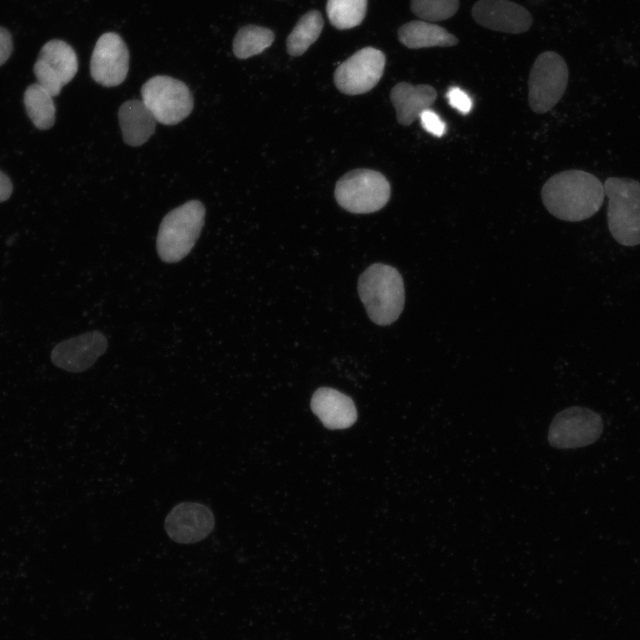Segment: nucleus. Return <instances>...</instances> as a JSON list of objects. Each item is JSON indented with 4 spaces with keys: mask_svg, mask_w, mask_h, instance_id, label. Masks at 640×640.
<instances>
[{
    "mask_svg": "<svg viewBox=\"0 0 640 640\" xmlns=\"http://www.w3.org/2000/svg\"><path fill=\"white\" fill-rule=\"evenodd\" d=\"M541 198L553 216L566 221H580L599 211L604 188L596 176L580 170H568L545 182Z\"/></svg>",
    "mask_w": 640,
    "mask_h": 640,
    "instance_id": "nucleus-1",
    "label": "nucleus"
},
{
    "mask_svg": "<svg viewBox=\"0 0 640 640\" xmlns=\"http://www.w3.org/2000/svg\"><path fill=\"white\" fill-rule=\"evenodd\" d=\"M358 293L370 319L379 325L394 323L404 306V285L396 268L382 263L367 268L358 280Z\"/></svg>",
    "mask_w": 640,
    "mask_h": 640,
    "instance_id": "nucleus-2",
    "label": "nucleus"
},
{
    "mask_svg": "<svg viewBox=\"0 0 640 640\" xmlns=\"http://www.w3.org/2000/svg\"><path fill=\"white\" fill-rule=\"evenodd\" d=\"M204 217V206L198 200H190L164 217L156 237V251L164 262H178L190 252L200 236Z\"/></svg>",
    "mask_w": 640,
    "mask_h": 640,
    "instance_id": "nucleus-3",
    "label": "nucleus"
},
{
    "mask_svg": "<svg viewBox=\"0 0 640 640\" xmlns=\"http://www.w3.org/2000/svg\"><path fill=\"white\" fill-rule=\"evenodd\" d=\"M608 197L609 230L620 244H640V183L629 178H608L604 184Z\"/></svg>",
    "mask_w": 640,
    "mask_h": 640,
    "instance_id": "nucleus-4",
    "label": "nucleus"
},
{
    "mask_svg": "<svg viewBox=\"0 0 640 640\" xmlns=\"http://www.w3.org/2000/svg\"><path fill=\"white\" fill-rule=\"evenodd\" d=\"M335 198L353 213H371L380 210L390 197V185L379 172L356 169L347 172L336 183Z\"/></svg>",
    "mask_w": 640,
    "mask_h": 640,
    "instance_id": "nucleus-5",
    "label": "nucleus"
},
{
    "mask_svg": "<svg viewBox=\"0 0 640 640\" xmlns=\"http://www.w3.org/2000/svg\"><path fill=\"white\" fill-rule=\"evenodd\" d=\"M142 101L156 122L173 125L191 113L194 100L189 88L180 80L168 76L149 78L140 90Z\"/></svg>",
    "mask_w": 640,
    "mask_h": 640,
    "instance_id": "nucleus-6",
    "label": "nucleus"
},
{
    "mask_svg": "<svg viewBox=\"0 0 640 640\" xmlns=\"http://www.w3.org/2000/svg\"><path fill=\"white\" fill-rule=\"evenodd\" d=\"M566 62L558 53L548 51L535 60L529 76V105L538 114L548 112L563 97L568 84Z\"/></svg>",
    "mask_w": 640,
    "mask_h": 640,
    "instance_id": "nucleus-7",
    "label": "nucleus"
},
{
    "mask_svg": "<svg viewBox=\"0 0 640 640\" xmlns=\"http://www.w3.org/2000/svg\"><path fill=\"white\" fill-rule=\"evenodd\" d=\"M604 428L602 418L592 410L572 406L558 412L553 419L548 439L559 449L588 445L596 441Z\"/></svg>",
    "mask_w": 640,
    "mask_h": 640,
    "instance_id": "nucleus-8",
    "label": "nucleus"
},
{
    "mask_svg": "<svg viewBox=\"0 0 640 640\" xmlns=\"http://www.w3.org/2000/svg\"><path fill=\"white\" fill-rule=\"evenodd\" d=\"M386 58L379 49L364 47L343 61L334 72V84L345 94L369 92L383 75Z\"/></svg>",
    "mask_w": 640,
    "mask_h": 640,
    "instance_id": "nucleus-9",
    "label": "nucleus"
},
{
    "mask_svg": "<svg viewBox=\"0 0 640 640\" xmlns=\"http://www.w3.org/2000/svg\"><path fill=\"white\" fill-rule=\"evenodd\" d=\"M129 70V51L126 44L116 32L102 34L93 48L90 73L92 78L105 87L121 84Z\"/></svg>",
    "mask_w": 640,
    "mask_h": 640,
    "instance_id": "nucleus-10",
    "label": "nucleus"
},
{
    "mask_svg": "<svg viewBox=\"0 0 640 640\" xmlns=\"http://www.w3.org/2000/svg\"><path fill=\"white\" fill-rule=\"evenodd\" d=\"M212 510L197 502L177 504L164 520L167 535L175 542L191 544L205 539L214 528Z\"/></svg>",
    "mask_w": 640,
    "mask_h": 640,
    "instance_id": "nucleus-11",
    "label": "nucleus"
},
{
    "mask_svg": "<svg viewBox=\"0 0 640 640\" xmlns=\"http://www.w3.org/2000/svg\"><path fill=\"white\" fill-rule=\"evenodd\" d=\"M108 340L98 331L89 332L58 343L51 352L54 365L70 372L89 369L106 351Z\"/></svg>",
    "mask_w": 640,
    "mask_h": 640,
    "instance_id": "nucleus-12",
    "label": "nucleus"
},
{
    "mask_svg": "<svg viewBox=\"0 0 640 640\" xmlns=\"http://www.w3.org/2000/svg\"><path fill=\"white\" fill-rule=\"evenodd\" d=\"M471 14L480 26L508 34L524 33L532 24L529 11L509 0H478Z\"/></svg>",
    "mask_w": 640,
    "mask_h": 640,
    "instance_id": "nucleus-13",
    "label": "nucleus"
},
{
    "mask_svg": "<svg viewBox=\"0 0 640 640\" xmlns=\"http://www.w3.org/2000/svg\"><path fill=\"white\" fill-rule=\"evenodd\" d=\"M310 404L313 412L330 429L347 428L357 418L353 400L334 388H318L313 394Z\"/></svg>",
    "mask_w": 640,
    "mask_h": 640,
    "instance_id": "nucleus-14",
    "label": "nucleus"
},
{
    "mask_svg": "<svg viewBox=\"0 0 640 640\" xmlns=\"http://www.w3.org/2000/svg\"><path fill=\"white\" fill-rule=\"evenodd\" d=\"M436 97L431 85H413L405 82L396 84L390 92L397 122L402 125H410L418 119L424 110L430 108Z\"/></svg>",
    "mask_w": 640,
    "mask_h": 640,
    "instance_id": "nucleus-15",
    "label": "nucleus"
},
{
    "mask_svg": "<svg viewBox=\"0 0 640 640\" xmlns=\"http://www.w3.org/2000/svg\"><path fill=\"white\" fill-rule=\"evenodd\" d=\"M118 120L124 141L129 146L143 145L156 130L155 116L140 100L124 102L118 110Z\"/></svg>",
    "mask_w": 640,
    "mask_h": 640,
    "instance_id": "nucleus-16",
    "label": "nucleus"
},
{
    "mask_svg": "<svg viewBox=\"0 0 640 640\" xmlns=\"http://www.w3.org/2000/svg\"><path fill=\"white\" fill-rule=\"evenodd\" d=\"M398 39L407 48L450 47L458 44V38L444 28L425 20H412L398 29Z\"/></svg>",
    "mask_w": 640,
    "mask_h": 640,
    "instance_id": "nucleus-17",
    "label": "nucleus"
},
{
    "mask_svg": "<svg viewBox=\"0 0 640 640\" xmlns=\"http://www.w3.org/2000/svg\"><path fill=\"white\" fill-rule=\"evenodd\" d=\"M63 85L68 84L78 70L77 56L74 49L63 40L52 39L45 43L39 54Z\"/></svg>",
    "mask_w": 640,
    "mask_h": 640,
    "instance_id": "nucleus-18",
    "label": "nucleus"
},
{
    "mask_svg": "<svg viewBox=\"0 0 640 640\" xmlns=\"http://www.w3.org/2000/svg\"><path fill=\"white\" fill-rule=\"evenodd\" d=\"M23 102L28 117L37 129L47 130L54 124L56 108L52 96L37 83L27 87Z\"/></svg>",
    "mask_w": 640,
    "mask_h": 640,
    "instance_id": "nucleus-19",
    "label": "nucleus"
},
{
    "mask_svg": "<svg viewBox=\"0 0 640 640\" xmlns=\"http://www.w3.org/2000/svg\"><path fill=\"white\" fill-rule=\"evenodd\" d=\"M324 19L317 10L306 12L296 23L286 39L287 52L291 56L302 55L319 37Z\"/></svg>",
    "mask_w": 640,
    "mask_h": 640,
    "instance_id": "nucleus-20",
    "label": "nucleus"
},
{
    "mask_svg": "<svg viewBox=\"0 0 640 640\" xmlns=\"http://www.w3.org/2000/svg\"><path fill=\"white\" fill-rule=\"evenodd\" d=\"M275 39L274 32L265 27L249 24L238 29L233 40V52L244 60L263 52Z\"/></svg>",
    "mask_w": 640,
    "mask_h": 640,
    "instance_id": "nucleus-21",
    "label": "nucleus"
},
{
    "mask_svg": "<svg viewBox=\"0 0 640 640\" xmlns=\"http://www.w3.org/2000/svg\"><path fill=\"white\" fill-rule=\"evenodd\" d=\"M367 0H327L326 12L331 24L337 29L353 28L364 20Z\"/></svg>",
    "mask_w": 640,
    "mask_h": 640,
    "instance_id": "nucleus-22",
    "label": "nucleus"
},
{
    "mask_svg": "<svg viewBox=\"0 0 640 640\" xmlns=\"http://www.w3.org/2000/svg\"><path fill=\"white\" fill-rule=\"evenodd\" d=\"M459 0H411V10L420 19L436 22L452 18L458 11Z\"/></svg>",
    "mask_w": 640,
    "mask_h": 640,
    "instance_id": "nucleus-23",
    "label": "nucleus"
},
{
    "mask_svg": "<svg viewBox=\"0 0 640 640\" xmlns=\"http://www.w3.org/2000/svg\"><path fill=\"white\" fill-rule=\"evenodd\" d=\"M33 70L37 84L49 92L51 96L55 97L60 94L64 85L45 62L37 58Z\"/></svg>",
    "mask_w": 640,
    "mask_h": 640,
    "instance_id": "nucleus-24",
    "label": "nucleus"
},
{
    "mask_svg": "<svg viewBox=\"0 0 640 640\" xmlns=\"http://www.w3.org/2000/svg\"><path fill=\"white\" fill-rule=\"evenodd\" d=\"M420 124L425 131L430 134L441 137L445 132V124L441 117L430 108L424 110L420 117Z\"/></svg>",
    "mask_w": 640,
    "mask_h": 640,
    "instance_id": "nucleus-25",
    "label": "nucleus"
},
{
    "mask_svg": "<svg viewBox=\"0 0 640 640\" xmlns=\"http://www.w3.org/2000/svg\"><path fill=\"white\" fill-rule=\"evenodd\" d=\"M447 99L449 104L463 115L472 108V100L459 87H451L447 92Z\"/></svg>",
    "mask_w": 640,
    "mask_h": 640,
    "instance_id": "nucleus-26",
    "label": "nucleus"
},
{
    "mask_svg": "<svg viewBox=\"0 0 640 640\" xmlns=\"http://www.w3.org/2000/svg\"><path fill=\"white\" fill-rule=\"evenodd\" d=\"M12 50L13 44L11 33L6 28L0 27V66L8 60Z\"/></svg>",
    "mask_w": 640,
    "mask_h": 640,
    "instance_id": "nucleus-27",
    "label": "nucleus"
},
{
    "mask_svg": "<svg viewBox=\"0 0 640 640\" xmlns=\"http://www.w3.org/2000/svg\"><path fill=\"white\" fill-rule=\"evenodd\" d=\"M12 189L10 178L0 171V203L6 201L11 196Z\"/></svg>",
    "mask_w": 640,
    "mask_h": 640,
    "instance_id": "nucleus-28",
    "label": "nucleus"
}]
</instances>
